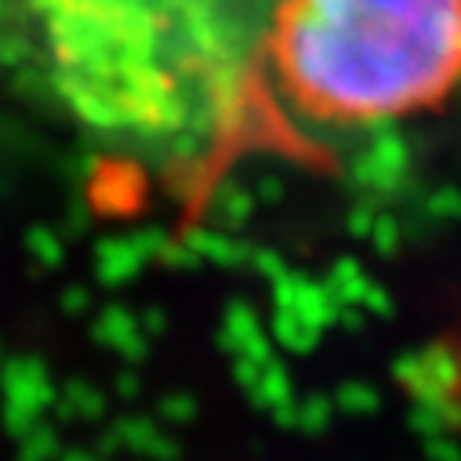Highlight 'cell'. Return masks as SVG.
I'll return each mask as SVG.
<instances>
[{"label": "cell", "mask_w": 461, "mask_h": 461, "mask_svg": "<svg viewBox=\"0 0 461 461\" xmlns=\"http://www.w3.org/2000/svg\"><path fill=\"white\" fill-rule=\"evenodd\" d=\"M429 375H432L436 396L447 400V407L461 414V341L447 345V349L439 353V364Z\"/></svg>", "instance_id": "3957f363"}, {"label": "cell", "mask_w": 461, "mask_h": 461, "mask_svg": "<svg viewBox=\"0 0 461 461\" xmlns=\"http://www.w3.org/2000/svg\"><path fill=\"white\" fill-rule=\"evenodd\" d=\"M262 69L305 142L421 121L461 91V0H266Z\"/></svg>", "instance_id": "7a4b0ae2"}, {"label": "cell", "mask_w": 461, "mask_h": 461, "mask_svg": "<svg viewBox=\"0 0 461 461\" xmlns=\"http://www.w3.org/2000/svg\"><path fill=\"white\" fill-rule=\"evenodd\" d=\"M262 5L5 0L0 69L102 167L193 218L255 157H327L269 95Z\"/></svg>", "instance_id": "6da1fadb"}]
</instances>
